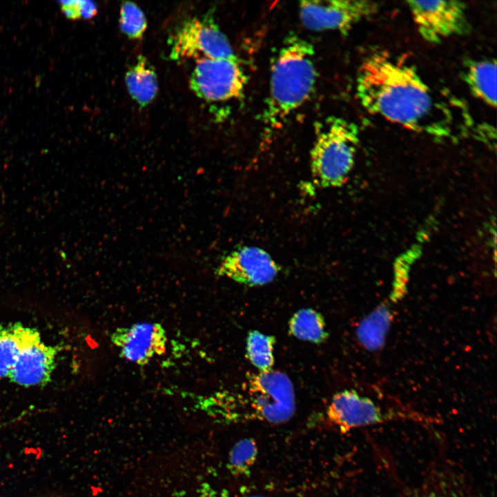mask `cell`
Returning a JSON list of instances; mask_svg holds the SVG:
<instances>
[{
  "label": "cell",
  "instance_id": "16",
  "mask_svg": "<svg viewBox=\"0 0 497 497\" xmlns=\"http://www.w3.org/2000/svg\"><path fill=\"white\" fill-rule=\"evenodd\" d=\"M37 331L19 323L0 325V380L8 378L21 349Z\"/></svg>",
  "mask_w": 497,
  "mask_h": 497
},
{
  "label": "cell",
  "instance_id": "12",
  "mask_svg": "<svg viewBox=\"0 0 497 497\" xmlns=\"http://www.w3.org/2000/svg\"><path fill=\"white\" fill-rule=\"evenodd\" d=\"M57 349L41 341L37 331L23 345L8 378L23 387L46 384L55 367Z\"/></svg>",
  "mask_w": 497,
  "mask_h": 497
},
{
  "label": "cell",
  "instance_id": "11",
  "mask_svg": "<svg viewBox=\"0 0 497 497\" xmlns=\"http://www.w3.org/2000/svg\"><path fill=\"white\" fill-rule=\"evenodd\" d=\"M278 267L270 255L256 246H243L233 251L222 260L217 273L248 286L271 282Z\"/></svg>",
  "mask_w": 497,
  "mask_h": 497
},
{
  "label": "cell",
  "instance_id": "7",
  "mask_svg": "<svg viewBox=\"0 0 497 497\" xmlns=\"http://www.w3.org/2000/svg\"><path fill=\"white\" fill-rule=\"evenodd\" d=\"M377 10L376 2L365 0L302 1L299 3L300 19L306 28L343 35Z\"/></svg>",
  "mask_w": 497,
  "mask_h": 497
},
{
  "label": "cell",
  "instance_id": "13",
  "mask_svg": "<svg viewBox=\"0 0 497 497\" xmlns=\"http://www.w3.org/2000/svg\"><path fill=\"white\" fill-rule=\"evenodd\" d=\"M496 61L487 59L471 61L464 72V80L470 91L487 105H496Z\"/></svg>",
  "mask_w": 497,
  "mask_h": 497
},
{
  "label": "cell",
  "instance_id": "15",
  "mask_svg": "<svg viewBox=\"0 0 497 497\" xmlns=\"http://www.w3.org/2000/svg\"><path fill=\"white\" fill-rule=\"evenodd\" d=\"M125 81L129 94L141 106L150 104L157 93L155 71L142 55L137 57V62L127 71Z\"/></svg>",
  "mask_w": 497,
  "mask_h": 497
},
{
  "label": "cell",
  "instance_id": "18",
  "mask_svg": "<svg viewBox=\"0 0 497 497\" xmlns=\"http://www.w3.org/2000/svg\"><path fill=\"white\" fill-rule=\"evenodd\" d=\"M275 341L274 337L257 331L248 333L246 339V354L252 364L260 371L271 370L274 361L273 349Z\"/></svg>",
  "mask_w": 497,
  "mask_h": 497
},
{
  "label": "cell",
  "instance_id": "10",
  "mask_svg": "<svg viewBox=\"0 0 497 497\" xmlns=\"http://www.w3.org/2000/svg\"><path fill=\"white\" fill-rule=\"evenodd\" d=\"M395 415L383 411L371 398L354 390L335 394L327 410L328 420L342 433L390 420Z\"/></svg>",
  "mask_w": 497,
  "mask_h": 497
},
{
  "label": "cell",
  "instance_id": "23",
  "mask_svg": "<svg viewBox=\"0 0 497 497\" xmlns=\"http://www.w3.org/2000/svg\"><path fill=\"white\" fill-rule=\"evenodd\" d=\"M425 497H441L440 496L436 495L435 494H430Z\"/></svg>",
  "mask_w": 497,
  "mask_h": 497
},
{
  "label": "cell",
  "instance_id": "17",
  "mask_svg": "<svg viewBox=\"0 0 497 497\" xmlns=\"http://www.w3.org/2000/svg\"><path fill=\"white\" fill-rule=\"evenodd\" d=\"M289 325V332L302 340L320 343L327 337L322 316L311 309L298 311L291 318Z\"/></svg>",
  "mask_w": 497,
  "mask_h": 497
},
{
  "label": "cell",
  "instance_id": "6",
  "mask_svg": "<svg viewBox=\"0 0 497 497\" xmlns=\"http://www.w3.org/2000/svg\"><path fill=\"white\" fill-rule=\"evenodd\" d=\"M247 76L237 57L197 60L190 78V87L200 98L226 101L242 96Z\"/></svg>",
  "mask_w": 497,
  "mask_h": 497
},
{
  "label": "cell",
  "instance_id": "14",
  "mask_svg": "<svg viewBox=\"0 0 497 497\" xmlns=\"http://www.w3.org/2000/svg\"><path fill=\"white\" fill-rule=\"evenodd\" d=\"M393 319L387 304H381L359 323L356 335L360 343L369 351L380 350L386 341Z\"/></svg>",
  "mask_w": 497,
  "mask_h": 497
},
{
  "label": "cell",
  "instance_id": "3",
  "mask_svg": "<svg viewBox=\"0 0 497 497\" xmlns=\"http://www.w3.org/2000/svg\"><path fill=\"white\" fill-rule=\"evenodd\" d=\"M295 409L291 380L281 371L270 370L248 374L237 392L225 397L218 411L230 422L281 424L291 418Z\"/></svg>",
  "mask_w": 497,
  "mask_h": 497
},
{
  "label": "cell",
  "instance_id": "4",
  "mask_svg": "<svg viewBox=\"0 0 497 497\" xmlns=\"http://www.w3.org/2000/svg\"><path fill=\"white\" fill-rule=\"evenodd\" d=\"M359 142V130L352 121L331 116L315 126L311 150V169L321 187L342 186L353 168Z\"/></svg>",
  "mask_w": 497,
  "mask_h": 497
},
{
  "label": "cell",
  "instance_id": "21",
  "mask_svg": "<svg viewBox=\"0 0 497 497\" xmlns=\"http://www.w3.org/2000/svg\"><path fill=\"white\" fill-rule=\"evenodd\" d=\"M59 3L61 12L68 19L75 20L82 18L83 1H61Z\"/></svg>",
  "mask_w": 497,
  "mask_h": 497
},
{
  "label": "cell",
  "instance_id": "2",
  "mask_svg": "<svg viewBox=\"0 0 497 497\" xmlns=\"http://www.w3.org/2000/svg\"><path fill=\"white\" fill-rule=\"evenodd\" d=\"M313 46L291 34L273 61L269 93L261 114L266 132L280 128L289 117L309 98L317 79Z\"/></svg>",
  "mask_w": 497,
  "mask_h": 497
},
{
  "label": "cell",
  "instance_id": "8",
  "mask_svg": "<svg viewBox=\"0 0 497 497\" xmlns=\"http://www.w3.org/2000/svg\"><path fill=\"white\" fill-rule=\"evenodd\" d=\"M413 21L421 37L432 43L469 31L465 4L459 1H408Z\"/></svg>",
  "mask_w": 497,
  "mask_h": 497
},
{
  "label": "cell",
  "instance_id": "20",
  "mask_svg": "<svg viewBox=\"0 0 497 497\" xmlns=\"http://www.w3.org/2000/svg\"><path fill=\"white\" fill-rule=\"evenodd\" d=\"M119 25L121 31L130 39H139L147 27L142 10L134 3L124 2L121 7Z\"/></svg>",
  "mask_w": 497,
  "mask_h": 497
},
{
  "label": "cell",
  "instance_id": "5",
  "mask_svg": "<svg viewBox=\"0 0 497 497\" xmlns=\"http://www.w3.org/2000/svg\"><path fill=\"white\" fill-rule=\"evenodd\" d=\"M172 60L234 58L226 36L209 16L185 21L170 39Z\"/></svg>",
  "mask_w": 497,
  "mask_h": 497
},
{
  "label": "cell",
  "instance_id": "19",
  "mask_svg": "<svg viewBox=\"0 0 497 497\" xmlns=\"http://www.w3.org/2000/svg\"><path fill=\"white\" fill-rule=\"evenodd\" d=\"M257 455L255 442L252 438H244L232 448L228 459V467L235 475L248 474L254 465Z\"/></svg>",
  "mask_w": 497,
  "mask_h": 497
},
{
  "label": "cell",
  "instance_id": "1",
  "mask_svg": "<svg viewBox=\"0 0 497 497\" xmlns=\"http://www.w3.org/2000/svg\"><path fill=\"white\" fill-rule=\"evenodd\" d=\"M360 104L413 131L438 139L453 138L458 121L452 106L436 94L415 67L387 52H375L361 64L355 79Z\"/></svg>",
  "mask_w": 497,
  "mask_h": 497
},
{
  "label": "cell",
  "instance_id": "24",
  "mask_svg": "<svg viewBox=\"0 0 497 497\" xmlns=\"http://www.w3.org/2000/svg\"><path fill=\"white\" fill-rule=\"evenodd\" d=\"M246 497H264V496L254 495V496H246Z\"/></svg>",
  "mask_w": 497,
  "mask_h": 497
},
{
  "label": "cell",
  "instance_id": "9",
  "mask_svg": "<svg viewBox=\"0 0 497 497\" xmlns=\"http://www.w3.org/2000/svg\"><path fill=\"white\" fill-rule=\"evenodd\" d=\"M111 342L124 359L139 365L148 364L166 350L167 337L163 327L154 322H139L115 329Z\"/></svg>",
  "mask_w": 497,
  "mask_h": 497
},
{
  "label": "cell",
  "instance_id": "22",
  "mask_svg": "<svg viewBox=\"0 0 497 497\" xmlns=\"http://www.w3.org/2000/svg\"><path fill=\"white\" fill-rule=\"evenodd\" d=\"M97 12V5L90 1H83L82 18L90 19L95 16Z\"/></svg>",
  "mask_w": 497,
  "mask_h": 497
}]
</instances>
